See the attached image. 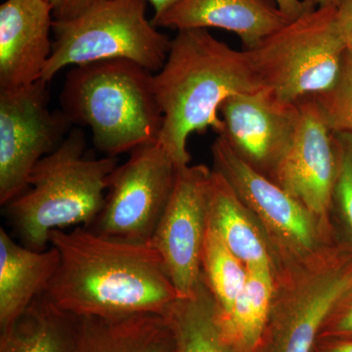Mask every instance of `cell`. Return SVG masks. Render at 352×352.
Wrapping results in <instances>:
<instances>
[{
  "instance_id": "4316f807",
  "label": "cell",
  "mask_w": 352,
  "mask_h": 352,
  "mask_svg": "<svg viewBox=\"0 0 352 352\" xmlns=\"http://www.w3.org/2000/svg\"><path fill=\"white\" fill-rule=\"evenodd\" d=\"M336 16L346 48L352 51V0H340L336 7Z\"/></svg>"
},
{
  "instance_id": "6da1fadb",
  "label": "cell",
  "mask_w": 352,
  "mask_h": 352,
  "mask_svg": "<svg viewBox=\"0 0 352 352\" xmlns=\"http://www.w3.org/2000/svg\"><path fill=\"white\" fill-rule=\"evenodd\" d=\"M56 273L44 296L76 317L166 314L179 298L154 245L78 226L54 230Z\"/></svg>"
},
{
  "instance_id": "ffe728a7",
  "label": "cell",
  "mask_w": 352,
  "mask_h": 352,
  "mask_svg": "<svg viewBox=\"0 0 352 352\" xmlns=\"http://www.w3.org/2000/svg\"><path fill=\"white\" fill-rule=\"evenodd\" d=\"M175 342V352H237L220 324V308L201 278L193 296L178 298L164 314Z\"/></svg>"
},
{
  "instance_id": "ac0fdd59",
  "label": "cell",
  "mask_w": 352,
  "mask_h": 352,
  "mask_svg": "<svg viewBox=\"0 0 352 352\" xmlns=\"http://www.w3.org/2000/svg\"><path fill=\"white\" fill-rule=\"evenodd\" d=\"M71 352H175V342L163 315L78 317Z\"/></svg>"
},
{
  "instance_id": "8992f818",
  "label": "cell",
  "mask_w": 352,
  "mask_h": 352,
  "mask_svg": "<svg viewBox=\"0 0 352 352\" xmlns=\"http://www.w3.org/2000/svg\"><path fill=\"white\" fill-rule=\"evenodd\" d=\"M346 50L331 6L292 20L248 51L263 87L280 100L296 104L335 85Z\"/></svg>"
},
{
  "instance_id": "83f0119b",
  "label": "cell",
  "mask_w": 352,
  "mask_h": 352,
  "mask_svg": "<svg viewBox=\"0 0 352 352\" xmlns=\"http://www.w3.org/2000/svg\"><path fill=\"white\" fill-rule=\"evenodd\" d=\"M278 8L288 16L289 19L295 20L316 8L311 0H274Z\"/></svg>"
},
{
  "instance_id": "f546056e",
  "label": "cell",
  "mask_w": 352,
  "mask_h": 352,
  "mask_svg": "<svg viewBox=\"0 0 352 352\" xmlns=\"http://www.w3.org/2000/svg\"><path fill=\"white\" fill-rule=\"evenodd\" d=\"M176 1L177 0H148V2H150V4L154 7L155 15L163 13Z\"/></svg>"
},
{
  "instance_id": "7c38bea8",
  "label": "cell",
  "mask_w": 352,
  "mask_h": 352,
  "mask_svg": "<svg viewBox=\"0 0 352 352\" xmlns=\"http://www.w3.org/2000/svg\"><path fill=\"white\" fill-rule=\"evenodd\" d=\"M219 113L224 124L219 136L245 164L273 180L295 138L298 104L280 100L263 88L228 97Z\"/></svg>"
},
{
  "instance_id": "8fae6325",
  "label": "cell",
  "mask_w": 352,
  "mask_h": 352,
  "mask_svg": "<svg viewBox=\"0 0 352 352\" xmlns=\"http://www.w3.org/2000/svg\"><path fill=\"white\" fill-rule=\"evenodd\" d=\"M212 173L205 164L179 168L170 201L150 241L179 298L193 296L201 283Z\"/></svg>"
},
{
  "instance_id": "4dcf8cb0",
  "label": "cell",
  "mask_w": 352,
  "mask_h": 352,
  "mask_svg": "<svg viewBox=\"0 0 352 352\" xmlns=\"http://www.w3.org/2000/svg\"><path fill=\"white\" fill-rule=\"evenodd\" d=\"M315 7H337L340 0H311Z\"/></svg>"
},
{
  "instance_id": "603a6c76",
  "label": "cell",
  "mask_w": 352,
  "mask_h": 352,
  "mask_svg": "<svg viewBox=\"0 0 352 352\" xmlns=\"http://www.w3.org/2000/svg\"><path fill=\"white\" fill-rule=\"evenodd\" d=\"M338 170L333 185L331 220L336 237L352 245V135L333 133Z\"/></svg>"
},
{
  "instance_id": "2e32d148",
  "label": "cell",
  "mask_w": 352,
  "mask_h": 352,
  "mask_svg": "<svg viewBox=\"0 0 352 352\" xmlns=\"http://www.w3.org/2000/svg\"><path fill=\"white\" fill-rule=\"evenodd\" d=\"M59 263V252L52 245L36 251L0 228V330L45 294Z\"/></svg>"
},
{
  "instance_id": "7402d4cb",
  "label": "cell",
  "mask_w": 352,
  "mask_h": 352,
  "mask_svg": "<svg viewBox=\"0 0 352 352\" xmlns=\"http://www.w3.org/2000/svg\"><path fill=\"white\" fill-rule=\"evenodd\" d=\"M248 270L214 229L208 226L201 254V278L226 316L242 291Z\"/></svg>"
},
{
  "instance_id": "484cf974",
  "label": "cell",
  "mask_w": 352,
  "mask_h": 352,
  "mask_svg": "<svg viewBox=\"0 0 352 352\" xmlns=\"http://www.w3.org/2000/svg\"><path fill=\"white\" fill-rule=\"evenodd\" d=\"M52 7L53 18L57 21L75 19L97 0H46Z\"/></svg>"
},
{
  "instance_id": "4fadbf2b",
  "label": "cell",
  "mask_w": 352,
  "mask_h": 352,
  "mask_svg": "<svg viewBox=\"0 0 352 352\" xmlns=\"http://www.w3.org/2000/svg\"><path fill=\"white\" fill-rule=\"evenodd\" d=\"M295 138L272 182L333 228L331 206L338 160L335 136L314 96L298 102Z\"/></svg>"
},
{
  "instance_id": "44dd1931",
  "label": "cell",
  "mask_w": 352,
  "mask_h": 352,
  "mask_svg": "<svg viewBox=\"0 0 352 352\" xmlns=\"http://www.w3.org/2000/svg\"><path fill=\"white\" fill-rule=\"evenodd\" d=\"M275 273L248 270L242 291L220 324L226 339L237 352H261L272 308Z\"/></svg>"
},
{
  "instance_id": "9a60e30c",
  "label": "cell",
  "mask_w": 352,
  "mask_h": 352,
  "mask_svg": "<svg viewBox=\"0 0 352 352\" xmlns=\"http://www.w3.org/2000/svg\"><path fill=\"white\" fill-rule=\"evenodd\" d=\"M291 21L266 0H177L163 13L154 15L152 23L177 32L226 30L239 36L245 50H252Z\"/></svg>"
},
{
  "instance_id": "277c9868",
  "label": "cell",
  "mask_w": 352,
  "mask_h": 352,
  "mask_svg": "<svg viewBox=\"0 0 352 352\" xmlns=\"http://www.w3.org/2000/svg\"><path fill=\"white\" fill-rule=\"evenodd\" d=\"M154 73L124 59L75 66L66 75L60 106L76 126L91 129L95 147L117 157L159 139L163 115Z\"/></svg>"
},
{
  "instance_id": "52a82bcc",
  "label": "cell",
  "mask_w": 352,
  "mask_h": 352,
  "mask_svg": "<svg viewBox=\"0 0 352 352\" xmlns=\"http://www.w3.org/2000/svg\"><path fill=\"white\" fill-rule=\"evenodd\" d=\"M351 287L352 247L340 240L280 270L261 352H311L328 315Z\"/></svg>"
},
{
  "instance_id": "e0dca14e",
  "label": "cell",
  "mask_w": 352,
  "mask_h": 352,
  "mask_svg": "<svg viewBox=\"0 0 352 352\" xmlns=\"http://www.w3.org/2000/svg\"><path fill=\"white\" fill-rule=\"evenodd\" d=\"M208 226L214 229L247 270H271L277 265L254 214L219 173L212 170L208 200Z\"/></svg>"
},
{
  "instance_id": "ba28073f",
  "label": "cell",
  "mask_w": 352,
  "mask_h": 352,
  "mask_svg": "<svg viewBox=\"0 0 352 352\" xmlns=\"http://www.w3.org/2000/svg\"><path fill=\"white\" fill-rule=\"evenodd\" d=\"M214 168L254 214L267 240L277 273L314 258L337 241L300 201L240 159L221 136L212 146Z\"/></svg>"
},
{
  "instance_id": "f1b7e54d",
  "label": "cell",
  "mask_w": 352,
  "mask_h": 352,
  "mask_svg": "<svg viewBox=\"0 0 352 352\" xmlns=\"http://www.w3.org/2000/svg\"><path fill=\"white\" fill-rule=\"evenodd\" d=\"M311 352H352V340L318 338Z\"/></svg>"
},
{
  "instance_id": "30bf717a",
  "label": "cell",
  "mask_w": 352,
  "mask_h": 352,
  "mask_svg": "<svg viewBox=\"0 0 352 352\" xmlns=\"http://www.w3.org/2000/svg\"><path fill=\"white\" fill-rule=\"evenodd\" d=\"M109 182L95 232L150 242L175 188L179 168L159 141L132 150Z\"/></svg>"
},
{
  "instance_id": "7a4b0ae2",
  "label": "cell",
  "mask_w": 352,
  "mask_h": 352,
  "mask_svg": "<svg viewBox=\"0 0 352 352\" xmlns=\"http://www.w3.org/2000/svg\"><path fill=\"white\" fill-rule=\"evenodd\" d=\"M153 87L163 115L157 141L179 168L190 164L191 134L222 133L219 109L228 97L264 88L249 51L233 50L205 29L177 32Z\"/></svg>"
},
{
  "instance_id": "d4e9b609",
  "label": "cell",
  "mask_w": 352,
  "mask_h": 352,
  "mask_svg": "<svg viewBox=\"0 0 352 352\" xmlns=\"http://www.w3.org/2000/svg\"><path fill=\"white\" fill-rule=\"evenodd\" d=\"M318 338L352 340V287L328 315Z\"/></svg>"
},
{
  "instance_id": "5bb4252c",
  "label": "cell",
  "mask_w": 352,
  "mask_h": 352,
  "mask_svg": "<svg viewBox=\"0 0 352 352\" xmlns=\"http://www.w3.org/2000/svg\"><path fill=\"white\" fill-rule=\"evenodd\" d=\"M52 7L46 0H6L0 6V90L41 80L52 52Z\"/></svg>"
},
{
  "instance_id": "d6986e66",
  "label": "cell",
  "mask_w": 352,
  "mask_h": 352,
  "mask_svg": "<svg viewBox=\"0 0 352 352\" xmlns=\"http://www.w3.org/2000/svg\"><path fill=\"white\" fill-rule=\"evenodd\" d=\"M78 317L43 295L0 335V352H71Z\"/></svg>"
},
{
  "instance_id": "cb8c5ba5",
  "label": "cell",
  "mask_w": 352,
  "mask_h": 352,
  "mask_svg": "<svg viewBox=\"0 0 352 352\" xmlns=\"http://www.w3.org/2000/svg\"><path fill=\"white\" fill-rule=\"evenodd\" d=\"M333 133L352 135V51L347 50L337 82L327 91L314 96Z\"/></svg>"
},
{
  "instance_id": "3957f363",
  "label": "cell",
  "mask_w": 352,
  "mask_h": 352,
  "mask_svg": "<svg viewBox=\"0 0 352 352\" xmlns=\"http://www.w3.org/2000/svg\"><path fill=\"white\" fill-rule=\"evenodd\" d=\"M117 157H89L82 129H72L54 152L32 170L27 188L6 206L21 243L47 249L50 233L89 227L105 203Z\"/></svg>"
},
{
  "instance_id": "5b68a950",
  "label": "cell",
  "mask_w": 352,
  "mask_h": 352,
  "mask_svg": "<svg viewBox=\"0 0 352 352\" xmlns=\"http://www.w3.org/2000/svg\"><path fill=\"white\" fill-rule=\"evenodd\" d=\"M148 0H97L85 12L53 22L52 52L41 80L50 82L68 66L129 60L156 74L171 39L146 17Z\"/></svg>"
},
{
  "instance_id": "9c48e42d",
  "label": "cell",
  "mask_w": 352,
  "mask_h": 352,
  "mask_svg": "<svg viewBox=\"0 0 352 352\" xmlns=\"http://www.w3.org/2000/svg\"><path fill=\"white\" fill-rule=\"evenodd\" d=\"M43 80L0 90V204L22 194L34 166L63 143L73 126L62 110L50 109Z\"/></svg>"
}]
</instances>
